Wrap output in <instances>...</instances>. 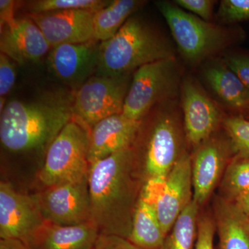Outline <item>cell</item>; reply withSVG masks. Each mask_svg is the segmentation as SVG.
<instances>
[{
    "instance_id": "8d00e7d4",
    "label": "cell",
    "mask_w": 249,
    "mask_h": 249,
    "mask_svg": "<svg viewBox=\"0 0 249 249\" xmlns=\"http://www.w3.org/2000/svg\"><path fill=\"white\" fill-rule=\"evenodd\" d=\"M93 249H95L94 248H93Z\"/></svg>"
},
{
    "instance_id": "603a6c76",
    "label": "cell",
    "mask_w": 249,
    "mask_h": 249,
    "mask_svg": "<svg viewBox=\"0 0 249 249\" xmlns=\"http://www.w3.org/2000/svg\"><path fill=\"white\" fill-rule=\"evenodd\" d=\"M199 205L193 200L183 210L160 249H194Z\"/></svg>"
},
{
    "instance_id": "8fae6325",
    "label": "cell",
    "mask_w": 249,
    "mask_h": 249,
    "mask_svg": "<svg viewBox=\"0 0 249 249\" xmlns=\"http://www.w3.org/2000/svg\"><path fill=\"white\" fill-rule=\"evenodd\" d=\"M100 43L91 40L52 47L47 58L49 70L64 83L78 89L96 75Z\"/></svg>"
},
{
    "instance_id": "ba28073f",
    "label": "cell",
    "mask_w": 249,
    "mask_h": 249,
    "mask_svg": "<svg viewBox=\"0 0 249 249\" xmlns=\"http://www.w3.org/2000/svg\"><path fill=\"white\" fill-rule=\"evenodd\" d=\"M36 196L47 222L71 226L91 221L88 175L80 179L44 188Z\"/></svg>"
},
{
    "instance_id": "e0dca14e",
    "label": "cell",
    "mask_w": 249,
    "mask_h": 249,
    "mask_svg": "<svg viewBox=\"0 0 249 249\" xmlns=\"http://www.w3.org/2000/svg\"><path fill=\"white\" fill-rule=\"evenodd\" d=\"M99 235L91 221L71 226L45 221L23 242L29 249H93Z\"/></svg>"
},
{
    "instance_id": "4dcf8cb0",
    "label": "cell",
    "mask_w": 249,
    "mask_h": 249,
    "mask_svg": "<svg viewBox=\"0 0 249 249\" xmlns=\"http://www.w3.org/2000/svg\"><path fill=\"white\" fill-rule=\"evenodd\" d=\"M225 65L249 89V55H229L225 58Z\"/></svg>"
},
{
    "instance_id": "484cf974",
    "label": "cell",
    "mask_w": 249,
    "mask_h": 249,
    "mask_svg": "<svg viewBox=\"0 0 249 249\" xmlns=\"http://www.w3.org/2000/svg\"><path fill=\"white\" fill-rule=\"evenodd\" d=\"M224 126L237 157L249 158V120L244 116H233L224 121Z\"/></svg>"
},
{
    "instance_id": "836d02e7",
    "label": "cell",
    "mask_w": 249,
    "mask_h": 249,
    "mask_svg": "<svg viewBox=\"0 0 249 249\" xmlns=\"http://www.w3.org/2000/svg\"><path fill=\"white\" fill-rule=\"evenodd\" d=\"M232 201L249 219V191L241 193L235 196Z\"/></svg>"
},
{
    "instance_id": "1f68e13d",
    "label": "cell",
    "mask_w": 249,
    "mask_h": 249,
    "mask_svg": "<svg viewBox=\"0 0 249 249\" xmlns=\"http://www.w3.org/2000/svg\"><path fill=\"white\" fill-rule=\"evenodd\" d=\"M95 249H142L127 238L116 235L100 234L94 246Z\"/></svg>"
},
{
    "instance_id": "ffe728a7",
    "label": "cell",
    "mask_w": 249,
    "mask_h": 249,
    "mask_svg": "<svg viewBox=\"0 0 249 249\" xmlns=\"http://www.w3.org/2000/svg\"><path fill=\"white\" fill-rule=\"evenodd\" d=\"M217 224L220 249H249V219L232 201L219 204Z\"/></svg>"
},
{
    "instance_id": "4316f807",
    "label": "cell",
    "mask_w": 249,
    "mask_h": 249,
    "mask_svg": "<svg viewBox=\"0 0 249 249\" xmlns=\"http://www.w3.org/2000/svg\"><path fill=\"white\" fill-rule=\"evenodd\" d=\"M217 15L224 22L249 20V0H222Z\"/></svg>"
},
{
    "instance_id": "83f0119b",
    "label": "cell",
    "mask_w": 249,
    "mask_h": 249,
    "mask_svg": "<svg viewBox=\"0 0 249 249\" xmlns=\"http://www.w3.org/2000/svg\"><path fill=\"white\" fill-rule=\"evenodd\" d=\"M16 67L14 60L0 53V97L5 98L14 88L16 80Z\"/></svg>"
},
{
    "instance_id": "44dd1931",
    "label": "cell",
    "mask_w": 249,
    "mask_h": 249,
    "mask_svg": "<svg viewBox=\"0 0 249 249\" xmlns=\"http://www.w3.org/2000/svg\"><path fill=\"white\" fill-rule=\"evenodd\" d=\"M166 237L153 205L141 193L127 239L142 249H160Z\"/></svg>"
},
{
    "instance_id": "7c38bea8",
    "label": "cell",
    "mask_w": 249,
    "mask_h": 249,
    "mask_svg": "<svg viewBox=\"0 0 249 249\" xmlns=\"http://www.w3.org/2000/svg\"><path fill=\"white\" fill-rule=\"evenodd\" d=\"M192 160L187 153L178 157L164 186L152 204L162 229L168 235L179 214L193 200Z\"/></svg>"
},
{
    "instance_id": "277c9868",
    "label": "cell",
    "mask_w": 249,
    "mask_h": 249,
    "mask_svg": "<svg viewBox=\"0 0 249 249\" xmlns=\"http://www.w3.org/2000/svg\"><path fill=\"white\" fill-rule=\"evenodd\" d=\"M89 132L74 120L70 121L47 150L37 178L45 188L88 176Z\"/></svg>"
},
{
    "instance_id": "e575fe53",
    "label": "cell",
    "mask_w": 249,
    "mask_h": 249,
    "mask_svg": "<svg viewBox=\"0 0 249 249\" xmlns=\"http://www.w3.org/2000/svg\"><path fill=\"white\" fill-rule=\"evenodd\" d=\"M0 249H29L27 245L19 240L16 239H1Z\"/></svg>"
},
{
    "instance_id": "7a4b0ae2",
    "label": "cell",
    "mask_w": 249,
    "mask_h": 249,
    "mask_svg": "<svg viewBox=\"0 0 249 249\" xmlns=\"http://www.w3.org/2000/svg\"><path fill=\"white\" fill-rule=\"evenodd\" d=\"M72 104L60 101L6 103L0 116V142L8 152L42 153L73 120Z\"/></svg>"
},
{
    "instance_id": "52a82bcc",
    "label": "cell",
    "mask_w": 249,
    "mask_h": 249,
    "mask_svg": "<svg viewBox=\"0 0 249 249\" xmlns=\"http://www.w3.org/2000/svg\"><path fill=\"white\" fill-rule=\"evenodd\" d=\"M175 80L174 58L144 65L134 72L123 115L131 120L142 121L154 106L166 96Z\"/></svg>"
},
{
    "instance_id": "30bf717a",
    "label": "cell",
    "mask_w": 249,
    "mask_h": 249,
    "mask_svg": "<svg viewBox=\"0 0 249 249\" xmlns=\"http://www.w3.org/2000/svg\"><path fill=\"white\" fill-rule=\"evenodd\" d=\"M179 157L176 122L169 114H162L152 124L145 140L143 159L146 181H165Z\"/></svg>"
},
{
    "instance_id": "d4e9b609",
    "label": "cell",
    "mask_w": 249,
    "mask_h": 249,
    "mask_svg": "<svg viewBox=\"0 0 249 249\" xmlns=\"http://www.w3.org/2000/svg\"><path fill=\"white\" fill-rule=\"evenodd\" d=\"M224 184L232 200L249 191V158L237 157L232 160L228 167Z\"/></svg>"
},
{
    "instance_id": "3957f363",
    "label": "cell",
    "mask_w": 249,
    "mask_h": 249,
    "mask_svg": "<svg viewBox=\"0 0 249 249\" xmlns=\"http://www.w3.org/2000/svg\"><path fill=\"white\" fill-rule=\"evenodd\" d=\"M171 58L169 45L142 19L130 17L115 36L100 43L96 75L129 76L144 65Z\"/></svg>"
},
{
    "instance_id": "8992f818",
    "label": "cell",
    "mask_w": 249,
    "mask_h": 249,
    "mask_svg": "<svg viewBox=\"0 0 249 249\" xmlns=\"http://www.w3.org/2000/svg\"><path fill=\"white\" fill-rule=\"evenodd\" d=\"M131 81L130 76H93L76 90L73 119L90 130L103 119L122 114Z\"/></svg>"
},
{
    "instance_id": "f546056e",
    "label": "cell",
    "mask_w": 249,
    "mask_h": 249,
    "mask_svg": "<svg viewBox=\"0 0 249 249\" xmlns=\"http://www.w3.org/2000/svg\"><path fill=\"white\" fill-rule=\"evenodd\" d=\"M214 234L213 222L207 217L199 219L194 249H213Z\"/></svg>"
},
{
    "instance_id": "4fadbf2b",
    "label": "cell",
    "mask_w": 249,
    "mask_h": 249,
    "mask_svg": "<svg viewBox=\"0 0 249 249\" xmlns=\"http://www.w3.org/2000/svg\"><path fill=\"white\" fill-rule=\"evenodd\" d=\"M93 14L87 10H65L29 14L28 18L36 23L53 47L93 40Z\"/></svg>"
},
{
    "instance_id": "2e32d148",
    "label": "cell",
    "mask_w": 249,
    "mask_h": 249,
    "mask_svg": "<svg viewBox=\"0 0 249 249\" xmlns=\"http://www.w3.org/2000/svg\"><path fill=\"white\" fill-rule=\"evenodd\" d=\"M182 97L187 138L192 145L199 146L214 132L220 112L212 100L192 80L183 83Z\"/></svg>"
},
{
    "instance_id": "cb8c5ba5",
    "label": "cell",
    "mask_w": 249,
    "mask_h": 249,
    "mask_svg": "<svg viewBox=\"0 0 249 249\" xmlns=\"http://www.w3.org/2000/svg\"><path fill=\"white\" fill-rule=\"evenodd\" d=\"M111 1L103 0H36L27 3L29 14H42L65 10H87L96 13Z\"/></svg>"
},
{
    "instance_id": "5bb4252c",
    "label": "cell",
    "mask_w": 249,
    "mask_h": 249,
    "mask_svg": "<svg viewBox=\"0 0 249 249\" xmlns=\"http://www.w3.org/2000/svg\"><path fill=\"white\" fill-rule=\"evenodd\" d=\"M52 48L42 31L29 18L16 19L1 28V53L18 64L38 62Z\"/></svg>"
},
{
    "instance_id": "d590c367",
    "label": "cell",
    "mask_w": 249,
    "mask_h": 249,
    "mask_svg": "<svg viewBox=\"0 0 249 249\" xmlns=\"http://www.w3.org/2000/svg\"><path fill=\"white\" fill-rule=\"evenodd\" d=\"M247 114H248V119L249 120V110L248 112H247Z\"/></svg>"
},
{
    "instance_id": "6da1fadb",
    "label": "cell",
    "mask_w": 249,
    "mask_h": 249,
    "mask_svg": "<svg viewBox=\"0 0 249 249\" xmlns=\"http://www.w3.org/2000/svg\"><path fill=\"white\" fill-rule=\"evenodd\" d=\"M136 160L131 147L90 165L91 222L100 234L128 238L142 192L134 176Z\"/></svg>"
},
{
    "instance_id": "f1b7e54d",
    "label": "cell",
    "mask_w": 249,
    "mask_h": 249,
    "mask_svg": "<svg viewBox=\"0 0 249 249\" xmlns=\"http://www.w3.org/2000/svg\"><path fill=\"white\" fill-rule=\"evenodd\" d=\"M175 4L206 22L212 18L214 1L211 0H175Z\"/></svg>"
},
{
    "instance_id": "9c48e42d",
    "label": "cell",
    "mask_w": 249,
    "mask_h": 249,
    "mask_svg": "<svg viewBox=\"0 0 249 249\" xmlns=\"http://www.w3.org/2000/svg\"><path fill=\"white\" fill-rule=\"evenodd\" d=\"M36 194L21 193L0 182V238L24 242L45 222Z\"/></svg>"
},
{
    "instance_id": "9a60e30c",
    "label": "cell",
    "mask_w": 249,
    "mask_h": 249,
    "mask_svg": "<svg viewBox=\"0 0 249 249\" xmlns=\"http://www.w3.org/2000/svg\"><path fill=\"white\" fill-rule=\"evenodd\" d=\"M142 124V121L131 120L120 114L95 124L89 132V164L132 147Z\"/></svg>"
},
{
    "instance_id": "7402d4cb",
    "label": "cell",
    "mask_w": 249,
    "mask_h": 249,
    "mask_svg": "<svg viewBox=\"0 0 249 249\" xmlns=\"http://www.w3.org/2000/svg\"><path fill=\"white\" fill-rule=\"evenodd\" d=\"M144 1L114 0L93 14V40L104 42L115 36L126 21Z\"/></svg>"
},
{
    "instance_id": "d6a6232c",
    "label": "cell",
    "mask_w": 249,
    "mask_h": 249,
    "mask_svg": "<svg viewBox=\"0 0 249 249\" xmlns=\"http://www.w3.org/2000/svg\"><path fill=\"white\" fill-rule=\"evenodd\" d=\"M18 3L13 0H0V24L1 28L14 22L15 9Z\"/></svg>"
},
{
    "instance_id": "d6986e66",
    "label": "cell",
    "mask_w": 249,
    "mask_h": 249,
    "mask_svg": "<svg viewBox=\"0 0 249 249\" xmlns=\"http://www.w3.org/2000/svg\"><path fill=\"white\" fill-rule=\"evenodd\" d=\"M204 77L211 89L229 107L248 112L249 89L225 64L206 67Z\"/></svg>"
},
{
    "instance_id": "ac0fdd59",
    "label": "cell",
    "mask_w": 249,
    "mask_h": 249,
    "mask_svg": "<svg viewBox=\"0 0 249 249\" xmlns=\"http://www.w3.org/2000/svg\"><path fill=\"white\" fill-rule=\"evenodd\" d=\"M226 150L216 141H206L198 149L193 166V200L202 205L211 196L224 167Z\"/></svg>"
},
{
    "instance_id": "5b68a950",
    "label": "cell",
    "mask_w": 249,
    "mask_h": 249,
    "mask_svg": "<svg viewBox=\"0 0 249 249\" xmlns=\"http://www.w3.org/2000/svg\"><path fill=\"white\" fill-rule=\"evenodd\" d=\"M156 4L170 28L180 53L187 61L197 63L225 44V33L213 24L186 12L175 3L164 1Z\"/></svg>"
}]
</instances>
